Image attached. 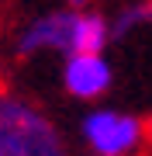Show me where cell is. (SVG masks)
I'll list each match as a JSON object with an SVG mask.
<instances>
[{
  "label": "cell",
  "mask_w": 152,
  "mask_h": 156,
  "mask_svg": "<svg viewBox=\"0 0 152 156\" xmlns=\"http://www.w3.org/2000/svg\"><path fill=\"white\" fill-rule=\"evenodd\" d=\"M114 42L111 17L97 7H52L28 17L14 35V56H69V52H107Z\"/></svg>",
  "instance_id": "1"
},
{
  "label": "cell",
  "mask_w": 152,
  "mask_h": 156,
  "mask_svg": "<svg viewBox=\"0 0 152 156\" xmlns=\"http://www.w3.org/2000/svg\"><path fill=\"white\" fill-rule=\"evenodd\" d=\"M0 156H69L59 122L17 90H0Z\"/></svg>",
  "instance_id": "2"
},
{
  "label": "cell",
  "mask_w": 152,
  "mask_h": 156,
  "mask_svg": "<svg viewBox=\"0 0 152 156\" xmlns=\"http://www.w3.org/2000/svg\"><path fill=\"white\" fill-rule=\"evenodd\" d=\"M66 7H76V11H83V7H93V0H62Z\"/></svg>",
  "instance_id": "6"
},
{
  "label": "cell",
  "mask_w": 152,
  "mask_h": 156,
  "mask_svg": "<svg viewBox=\"0 0 152 156\" xmlns=\"http://www.w3.org/2000/svg\"><path fill=\"white\" fill-rule=\"evenodd\" d=\"M145 128H149V146H152V115H149V122H145Z\"/></svg>",
  "instance_id": "7"
},
{
  "label": "cell",
  "mask_w": 152,
  "mask_h": 156,
  "mask_svg": "<svg viewBox=\"0 0 152 156\" xmlns=\"http://www.w3.org/2000/svg\"><path fill=\"white\" fill-rule=\"evenodd\" d=\"M59 80L73 101L97 104L114 87V66L107 59V52H69V56H62Z\"/></svg>",
  "instance_id": "4"
},
{
  "label": "cell",
  "mask_w": 152,
  "mask_h": 156,
  "mask_svg": "<svg viewBox=\"0 0 152 156\" xmlns=\"http://www.w3.org/2000/svg\"><path fill=\"white\" fill-rule=\"evenodd\" d=\"M111 28H114V38H131L135 31H145L152 28V0H128V4L118 7V14L111 17Z\"/></svg>",
  "instance_id": "5"
},
{
  "label": "cell",
  "mask_w": 152,
  "mask_h": 156,
  "mask_svg": "<svg viewBox=\"0 0 152 156\" xmlns=\"http://www.w3.org/2000/svg\"><path fill=\"white\" fill-rule=\"evenodd\" d=\"M76 132L90 156H142L149 146V128L138 115L107 104L86 108Z\"/></svg>",
  "instance_id": "3"
}]
</instances>
